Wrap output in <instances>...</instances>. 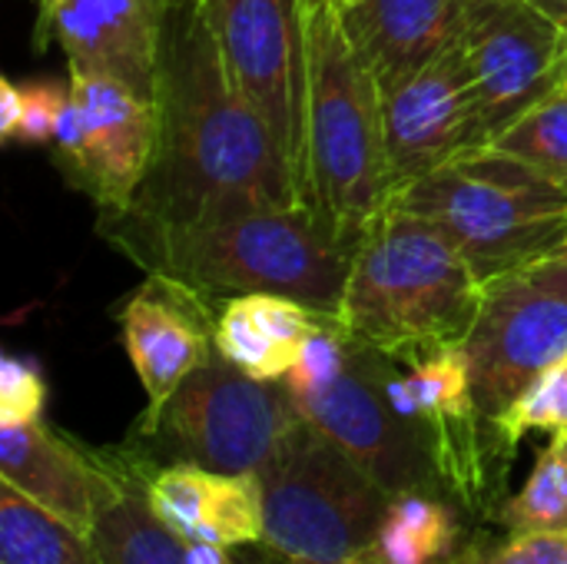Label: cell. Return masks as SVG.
Returning a JSON list of instances; mask_svg holds the SVG:
<instances>
[{"mask_svg": "<svg viewBox=\"0 0 567 564\" xmlns=\"http://www.w3.org/2000/svg\"><path fill=\"white\" fill-rule=\"evenodd\" d=\"M488 146L567 186V90H555L535 110L518 116Z\"/></svg>", "mask_w": 567, "mask_h": 564, "instance_id": "24", "label": "cell"}, {"mask_svg": "<svg viewBox=\"0 0 567 564\" xmlns=\"http://www.w3.org/2000/svg\"><path fill=\"white\" fill-rule=\"evenodd\" d=\"M229 86L286 153L302 199L306 37L302 0H199Z\"/></svg>", "mask_w": 567, "mask_h": 564, "instance_id": "11", "label": "cell"}, {"mask_svg": "<svg viewBox=\"0 0 567 564\" xmlns=\"http://www.w3.org/2000/svg\"><path fill=\"white\" fill-rule=\"evenodd\" d=\"M339 3H346V7H349V3H359V0H339Z\"/></svg>", "mask_w": 567, "mask_h": 564, "instance_id": "37", "label": "cell"}, {"mask_svg": "<svg viewBox=\"0 0 567 564\" xmlns=\"http://www.w3.org/2000/svg\"><path fill=\"white\" fill-rule=\"evenodd\" d=\"M482 289L468 259L432 219L389 206L359 239L339 326L405 366L462 346Z\"/></svg>", "mask_w": 567, "mask_h": 564, "instance_id": "3", "label": "cell"}, {"mask_svg": "<svg viewBox=\"0 0 567 564\" xmlns=\"http://www.w3.org/2000/svg\"><path fill=\"white\" fill-rule=\"evenodd\" d=\"M302 419L286 382L252 379L213 352L156 412H143L133 442L156 465L259 475Z\"/></svg>", "mask_w": 567, "mask_h": 564, "instance_id": "6", "label": "cell"}, {"mask_svg": "<svg viewBox=\"0 0 567 564\" xmlns=\"http://www.w3.org/2000/svg\"><path fill=\"white\" fill-rule=\"evenodd\" d=\"M382 133L392 199L415 180L488 146L478 83L458 40L382 96Z\"/></svg>", "mask_w": 567, "mask_h": 564, "instance_id": "13", "label": "cell"}, {"mask_svg": "<svg viewBox=\"0 0 567 564\" xmlns=\"http://www.w3.org/2000/svg\"><path fill=\"white\" fill-rule=\"evenodd\" d=\"M186 564H239V558L229 555V548L213 545V542H186Z\"/></svg>", "mask_w": 567, "mask_h": 564, "instance_id": "32", "label": "cell"}, {"mask_svg": "<svg viewBox=\"0 0 567 564\" xmlns=\"http://www.w3.org/2000/svg\"><path fill=\"white\" fill-rule=\"evenodd\" d=\"M532 7H538L545 17H551L558 27H565L567 30V0H528Z\"/></svg>", "mask_w": 567, "mask_h": 564, "instance_id": "33", "label": "cell"}, {"mask_svg": "<svg viewBox=\"0 0 567 564\" xmlns=\"http://www.w3.org/2000/svg\"><path fill=\"white\" fill-rule=\"evenodd\" d=\"M150 509L183 542L223 548L262 545V492L256 475H223L199 465H163L146 485Z\"/></svg>", "mask_w": 567, "mask_h": 564, "instance_id": "18", "label": "cell"}, {"mask_svg": "<svg viewBox=\"0 0 567 564\" xmlns=\"http://www.w3.org/2000/svg\"><path fill=\"white\" fill-rule=\"evenodd\" d=\"M302 203L342 236L362 239L392 206L382 93L349 40L339 0H302Z\"/></svg>", "mask_w": 567, "mask_h": 564, "instance_id": "4", "label": "cell"}, {"mask_svg": "<svg viewBox=\"0 0 567 564\" xmlns=\"http://www.w3.org/2000/svg\"><path fill=\"white\" fill-rule=\"evenodd\" d=\"M329 316L282 296H236L216 316V352L252 379L282 382L309 332Z\"/></svg>", "mask_w": 567, "mask_h": 564, "instance_id": "21", "label": "cell"}, {"mask_svg": "<svg viewBox=\"0 0 567 564\" xmlns=\"http://www.w3.org/2000/svg\"><path fill=\"white\" fill-rule=\"evenodd\" d=\"M70 90L86 116V166L80 186L100 213H120L143 186L159 140V113L116 80L70 73Z\"/></svg>", "mask_w": 567, "mask_h": 564, "instance_id": "17", "label": "cell"}, {"mask_svg": "<svg viewBox=\"0 0 567 564\" xmlns=\"http://www.w3.org/2000/svg\"><path fill=\"white\" fill-rule=\"evenodd\" d=\"M47 406V379L33 359L3 356L0 362V425L33 422Z\"/></svg>", "mask_w": 567, "mask_h": 564, "instance_id": "28", "label": "cell"}, {"mask_svg": "<svg viewBox=\"0 0 567 564\" xmlns=\"http://www.w3.org/2000/svg\"><path fill=\"white\" fill-rule=\"evenodd\" d=\"M462 352L475 402L498 429L532 382L567 359L565 256H551L485 283L482 306Z\"/></svg>", "mask_w": 567, "mask_h": 564, "instance_id": "9", "label": "cell"}, {"mask_svg": "<svg viewBox=\"0 0 567 564\" xmlns=\"http://www.w3.org/2000/svg\"><path fill=\"white\" fill-rule=\"evenodd\" d=\"M342 20L385 96L458 40L462 0H359L342 3Z\"/></svg>", "mask_w": 567, "mask_h": 564, "instance_id": "19", "label": "cell"}, {"mask_svg": "<svg viewBox=\"0 0 567 564\" xmlns=\"http://www.w3.org/2000/svg\"><path fill=\"white\" fill-rule=\"evenodd\" d=\"M249 555L256 558V564H326V562H302V558H286V555H279V552H269L266 545H252L249 548ZM332 564H389L379 552H369V555H362V558H352V562H332ZM439 564H468V542L452 555V558H445V562Z\"/></svg>", "mask_w": 567, "mask_h": 564, "instance_id": "30", "label": "cell"}, {"mask_svg": "<svg viewBox=\"0 0 567 564\" xmlns=\"http://www.w3.org/2000/svg\"><path fill=\"white\" fill-rule=\"evenodd\" d=\"M163 10H176V7H189V3H196V0H156Z\"/></svg>", "mask_w": 567, "mask_h": 564, "instance_id": "34", "label": "cell"}, {"mask_svg": "<svg viewBox=\"0 0 567 564\" xmlns=\"http://www.w3.org/2000/svg\"><path fill=\"white\" fill-rule=\"evenodd\" d=\"M156 113L159 140L143 186L126 209L100 216L183 223L239 196L302 203L286 153L229 86L199 0L166 10Z\"/></svg>", "mask_w": 567, "mask_h": 564, "instance_id": "1", "label": "cell"}, {"mask_svg": "<svg viewBox=\"0 0 567 564\" xmlns=\"http://www.w3.org/2000/svg\"><path fill=\"white\" fill-rule=\"evenodd\" d=\"M505 532L522 529H567V435H551L535 459L525 485L505 499L498 519Z\"/></svg>", "mask_w": 567, "mask_h": 564, "instance_id": "25", "label": "cell"}, {"mask_svg": "<svg viewBox=\"0 0 567 564\" xmlns=\"http://www.w3.org/2000/svg\"><path fill=\"white\" fill-rule=\"evenodd\" d=\"M462 545V522L452 499L429 492L392 499L375 539V552L389 564H439Z\"/></svg>", "mask_w": 567, "mask_h": 564, "instance_id": "22", "label": "cell"}, {"mask_svg": "<svg viewBox=\"0 0 567 564\" xmlns=\"http://www.w3.org/2000/svg\"><path fill=\"white\" fill-rule=\"evenodd\" d=\"M70 86H53V83H37L23 90V113L17 126V140L23 143H53L56 120L63 110Z\"/></svg>", "mask_w": 567, "mask_h": 564, "instance_id": "29", "label": "cell"}, {"mask_svg": "<svg viewBox=\"0 0 567 564\" xmlns=\"http://www.w3.org/2000/svg\"><path fill=\"white\" fill-rule=\"evenodd\" d=\"M458 43L478 83L488 143L565 86L567 30L528 0H462Z\"/></svg>", "mask_w": 567, "mask_h": 564, "instance_id": "12", "label": "cell"}, {"mask_svg": "<svg viewBox=\"0 0 567 564\" xmlns=\"http://www.w3.org/2000/svg\"><path fill=\"white\" fill-rule=\"evenodd\" d=\"M392 206L432 219L485 283L561 256L567 186L482 146L405 186Z\"/></svg>", "mask_w": 567, "mask_h": 564, "instance_id": "5", "label": "cell"}, {"mask_svg": "<svg viewBox=\"0 0 567 564\" xmlns=\"http://www.w3.org/2000/svg\"><path fill=\"white\" fill-rule=\"evenodd\" d=\"M389 362L392 356L349 339L342 366L326 382L292 392V399L389 499L445 495L425 432L402 419L385 396Z\"/></svg>", "mask_w": 567, "mask_h": 564, "instance_id": "10", "label": "cell"}, {"mask_svg": "<svg viewBox=\"0 0 567 564\" xmlns=\"http://www.w3.org/2000/svg\"><path fill=\"white\" fill-rule=\"evenodd\" d=\"M565 90H567V63H565Z\"/></svg>", "mask_w": 567, "mask_h": 564, "instance_id": "38", "label": "cell"}, {"mask_svg": "<svg viewBox=\"0 0 567 564\" xmlns=\"http://www.w3.org/2000/svg\"><path fill=\"white\" fill-rule=\"evenodd\" d=\"M262 545L302 562H352L375 552L389 495L309 419L256 475Z\"/></svg>", "mask_w": 567, "mask_h": 564, "instance_id": "7", "label": "cell"}, {"mask_svg": "<svg viewBox=\"0 0 567 564\" xmlns=\"http://www.w3.org/2000/svg\"><path fill=\"white\" fill-rule=\"evenodd\" d=\"M502 439L515 449L528 432L567 435V359L532 382V389L498 422Z\"/></svg>", "mask_w": 567, "mask_h": 564, "instance_id": "26", "label": "cell"}, {"mask_svg": "<svg viewBox=\"0 0 567 564\" xmlns=\"http://www.w3.org/2000/svg\"><path fill=\"white\" fill-rule=\"evenodd\" d=\"M50 37L63 47L70 73L116 80L156 106L166 37V10L156 0H53L37 20V47Z\"/></svg>", "mask_w": 567, "mask_h": 564, "instance_id": "14", "label": "cell"}, {"mask_svg": "<svg viewBox=\"0 0 567 564\" xmlns=\"http://www.w3.org/2000/svg\"><path fill=\"white\" fill-rule=\"evenodd\" d=\"M561 256H565V259H567V243H565V253H561Z\"/></svg>", "mask_w": 567, "mask_h": 564, "instance_id": "39", "label": "cell"}, {"mask_svg": "<svg viewBox=\"0 0 567 564\" xmlns=\"http://www.w3.org/2000/svg\"><path fill=\"white\" fill-rule=\"evenodd\" d=\"M0 479L76 532L93 529L100 502L116 489V449H86L43 419L0 425Z\"/></svg>", "mask_w": 567, "mask_h": 564, "instance_id": "16", "label": "cell"}, {"mask_svg": "<svg viewBox=\"0 0 567 564\" xmlns=\"http://www.w3.org/2000/svg\"><path fill=\"white\" fill-rule=\"evenodd\" d=\"M23 113V90L13 80H0V140H17Z\"/></svg>", "mask_w": 567, "mask_h": 564, "instance_id": "31", "label": "cell"}, {"mask_svg": "<svg viewBox=\"0 0 567 564\" xmlns=\"http://www.w3.org/2000/svg\"><path fill=\"white\" fill-rule=\"evenodd\" d=\"M120 482L100 502L90 539L103 564H186L183 539L150 509L146 485L163 469L136 442L116 449Z\"/></svg>", "mask_w": 567, "mask_h": 564, "instance_id": "20", "label": "cell"}, {"mask_svg": "<svg viewBox=\"0 0 567 564\" xmlns=\"http://www.w3.org/2000/svg\"><path fill=\"white\" fill-rule=\"evenodd\" d=\"M50 3H53V0H40V20L47 17V10H50Z\"/></svg>", "mask_w": 567, "mask_h": 564, "instance_id": "35", "label": "cell"}, {"mask_svg": "<svg viewBox=\"0 0 567 564\" xmlns=\"http://www.w3.org/2000/svg\"><path fill=\"white\" fill-rule=\"evenodd\" d=\"M0 564H103L93 539L0 485Z\"/></svg>", "mask_w": 567, "mask_h": 564, "instance_id": "23", "label": "cell"}, {"mask_svg": "<svg viewBox=\"0 0 567 564\" xmlns=\"http://www.w3.org/2000/svg\"><path fill=\"white\" fill-rule=\"evenodd\" d=\"M100 233L146 276L173 279L216 309L236 296H282L339 319L359 239L302 203L239 196L183 223L100 219Z\"/></svg>", "mask_w": 567, "mask_h": 564, "instance_id": "2", "label": "cell"}, {"mask_svg": "<svg viewBox=\"0 0 567 564\" xmlns=\"http://www.w3.org/2000/svg\"><path fill=\"white\" fill-rule=\"evenodd\" d=\"M468 564H567V529H522L498 542H468Z\"/></svg>", "mask_w": 567, "mask_h": 564, "instance_id": "27", "label": "cell"}, {"mask_svg": "<svg viewBox=\"0 0 567 564\" xmlns=\"http://www.w3.org/2000/svg\"><path fill=\"white\" fill-rule=\"evenodd\" d=\"M239 564H256V558H252V555L246 552V555H239Z\"/></svg>", "mask_w": 567, "mask_h": 564, "instance_id": "36", "label": "cell"}, {"mask_svg": "<svg viewBox=\"0 0 567 564\" xmlns=\"http://www.w3.org/2000/svg\"><path fill=\"white\" fill-rule=\"evenodd\" d=\"M385 396L402 419L425 432L445 495L472 515L498 519L515 449L482 416L462 346L435 349L405 366L392 359Z\"/></svg>", "mask_w": 567, "mask_h": 564, "instance_id": "8", "label": "cell"}, {"mask_svg": "<svg viewBox=\"0 0 567 564\" xmlns=\"http://www.w3.org/2000/svg\"><path fill=\"white\" fill-rule=\"evenodd\" d=\"M219 309L193 289L146 276L120 309L126 356L146 392V416L156 412L189 372L216 352Z\"/></svg>", "mask_w": 567, "mask_h": 564, "instance_id": "15", "label": "cell"}]
</instances>
